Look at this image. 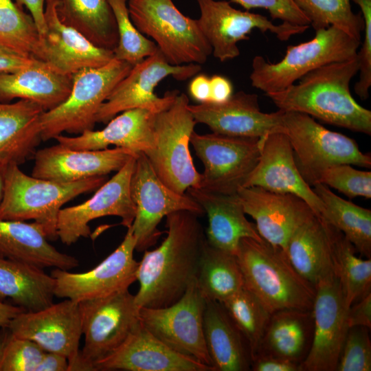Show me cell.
I'll use <instances>...</instances> for the list:
<instances>
[{
    "instance_id": "obj_1",
    "label": "cell",
    "mask_w": 371,
    "mask_h": 371,
    "mask_svg": "<svg viewBox=\"0 0 371 371\" xmlns=\"http://www.w3.org/2000/svg\"><path fill=\"white\" fill-rule=\"evenodd\" d=\"M166 217V237L157 248L145 250L139 262V287L135 301L139 308H161L175 303L196 279L205 240L198 216L179 211Z\"/></svg>"
},
{
    "instance_id": "obj_2",
    "label": "cell",
    "mask_w": 371,
    "mask_h": 371,
    "mask_svg": "<svg viewBox=\"0 0 371 371\" xmlns=\"http://www.w3.org/2000/svg\"><path fill=\"white\" fill-rule=\"evenodd\" d=\"M357 56L317 68L297 84L266 93L280 110L307 114L329 124L371 135V111L352 97L350 83L359 71Z\"/></svg>"
},
{
    "instance_id": "obj_3",
    "label": "cell",
    "mask_w": 371,
    "mask_h": 371,
    "mask_svg": "<svg viewBox=\"0 0 371 371\" xmlns=\"http://www.w3.org/2000/svg\"><path fill=\"white\" fill-rule=\"evenodd\" d=\"M236 256L244 286L271 314L283 309L312 310L315 288L295 271L282 248L244 238Z\"/></svg>"
},
{
    "instance_id": "obj_4",
    "label": "cell",
    "mask_w": 371,
    "mask_h": 371,
    "mask_svg": "<svg viewBox=\"0 0 371 371\" xmlns=\"http://www.w3.org/2000/svg\"><path fill=\"white\" fill-rule=\"evenodd\" d=\"M105 176L63 183L29 176L17 164L4 170V190L0 203V219L34 220L48 240L58 239L57 222L60 210L68 201L97 190Z\"/></svg>"
},
{
    "instance_id": "obj_5",
    "label": "cell",
    "mask_w": 371,
    "mask_h": 371,
    "mask_svg": "<svg viewBox=\"0 0 371 371\" xmlns=\"http://www.w3.org/2000/svg\"><path fill=\"white\" fill-rule=\"evenodd\" d=\"M359 45L360 41L335 26L316 30L311 40L288 46L279 62L254 56L249 76L251 85L265 93L282 91L317 68L355 58Z\"/></svg>"
},
{
    "instance_id": "obj_6",
    "label": "cell",
    "mask_w": 371,
    "mask_h": 371,
    "mask_svg": "<svg viewBox=\"0 0 371 371\" xmlns=\"http://www.w3.org/2000/svg\"><path fill=\"white\" fill-rule=\"evenodd\" d=\"M132 67L113 58L103 66L85 68L73 74L68 97L41 115L42 141L54 139L64 132L80 134L93 130L100 107Z\"/></svg>"
},
{
    "instance_id": "obj_7",
    "label": "cell",
    "mask_w": 371,
    "mask_h": 371,
    "mask_svg": "<svg viewBox=\"0 0 371 371\" xmlns=\"http://www.w3.org/2000/svg\"><path fill=\"white\" fill-rule=\"evenodd\" d=\"M127 5L133 24L153 38L170 64L201 65L212 54L197 19L184 15L173 0H128Z\"/></svg>"
},
{
    "instance_id": "obj_8",
    "label": "cell",
    "mask_w": 371,
    "mask_h": 371,
    "mask_svg": "<svg viewBox=\"0 0 371 371\" xmlns=\"http://www.w3.org/2000/svg\"><path fill=\"white\" fill-rule=\"evenodd\" d=\"M282 111V131L289 139L301 175L311 186L333 165L371 167L370 154L361 151L355 139L325 128L307 114Z\"/></svg>"
},
{
    "instance_id": "obj_9",
    "label": "cell",
    "mask_w": 371,
    "mask_h": 371,
    "mask_svg": "<svg viewBox=\"0 0 371 371\" xmlns=\"http://www.w3.org/2000/svg\"><path fill=\"white\" fill-rule=\"evenodd\" d=\"M188 105V97L179 93L168 108L156 114L155 145L145 153L158 177L180 194L190 188H199L201 179L189 150L196 122Z\"/></svg>"
},
{
    "instance_id": "obj_10",
    "label": "cell",
    "mask_w": 371,
    "mask_h": 371,
    "mask_svg": "<svg viewBox=\"0 0 371 371\" xmlns=\"http://www.w3.org/2000/svg\"><path fill=\"white\" fill-rule=\"evenodd\" d=\"M201 69L198 64L171 65L158 49L154 54L133 65L115 87L100 107L96 122L106 124L117 114L133 109H146L156 113L166 109L180 92L168 91L159 97L155 89L159 82L168 76L183 81L200 73Z\"/></svg>"
},
{
    "instance_id": "obj_11",
    "label": "cell",
    "mask_w": 371,
    "mask_h": 371,
    "mask_svg": "<svg viewBox=\"0 0 371 371\" xmlns=\"http://www.w3.org/2000/svg\"><path fill=\"white\" fill-rule=\"evenodd\" d=\"M190 144L204 166L199 188L224 194H236L244 187L260 153V137L194 131Z\"/></svg>"
},
{
    "instance_id": "obj_12",
    "label": "cell",
    "mask_w": 371,
    "mask_h": 371,
    "mask_svg": "<svg viewBox=\"0 0 371 371\" xmlns=\"http://www.w3.org/2000/svg\"><path fill=\"white\" fill-rule=\"evenodd\" d=\"M131 194L135 206L131 227L137 251H144L156 243L161 234L157 226L164 216L179 211L190 212L198 216L205 214L192 196L178 193L164 183L143 153H139L135 159Z\"/></svg>"
},
{
    "instance_id": "obj_13",
    "label": "cell",
    "mask_w": 371,
    "mask_h": 371,
    "mask_svg": "<svg viewBox=\"0 0 371 371\" xmlns=\"http://www.w3.org/2000/svg\"><path fill=\"white\" fill-rule=\"evenodd\" d=\"M205 304L196 279L175 303L161 308H140L139 320L172 350L213 368L203 332Z\"/></svg>"
},
{
    "instance_id": "obj_14",
    "label": "cell",
    "mask_w": 371,
    "mask_h": 371,
    "mask_svg": "<svg viewBox=\"0 0 371 371\" xmlns=\"http://www.w3.org/2000/svg\"><path fill=\"white\" fill-rule=\"evenodd\" d=\"M85 344L82 357L95 364L114 352L139 324V309L128 289L78 302Z\"/></svg>"
},
{
    "instance_id": "obj_15",
    "label": "cell",
    "mask_w": 371,
    "mask_h": 371,
    "mask_svg": "<svg viewBox=\"0 0 371 371\" xmlns=\"http://www.w3.org/2000/svg\"><path fill=\"white\" fill-rule=\"evenodd\" d=\"M200 16L199 27L212 47V54L221 62L238 57V43L249 39V34L258 29L270 32L284 41L292 36L304 32L309 25L282 22L274 24L263 15L234 8L229 1L196 0Z\"/></svg>"
},
{
    "instance_id": "obj_16",
    "label": "cell",
    "mask_w": 371,
    "mask_h": 371,
    "mask_svg": "<svg viewBox=\"0 0 371 371\" xmlns=\"http://www.w3.org/2000/svg\"><path fill=\"white\" fill-rule=\"evenodd\" d=\"M135 245L130 227L120 245L92 269L72 273L55 268L50 274L55 280L54 295L80 302L128 289L137 280L139 262L133 256Z\"/></svg>"
},
{
    "instance_id": "obj_17",
    "label": "cell",
    "mask_w": 371,
    "mask_h": 371,
    "mask_svg": "<svg viewBox=\"0 0 371 371\" xmlns=\"http://www.w3.org/2000/svg\"><path fill=\"white\" fill-rule=\"evenodd\" d=\"M137 155L95 190L89 199L60 210L57 235L63 244L71 245L82 237H88L89 222L100 217L118 216L122 219V225L126 228L131 226L135 206L131 194V179Z\"/></svg>"
},
{
    "instance_id": "obj_18",
    "label": "cell",
    "mask_w": 371,
    "mask_h": 371,
    "mask_svg": "<svg viewBox=\"0 0 371 371\" xmlns=\"http://www.w3.org/2000/svg\"><path fill=\"white\" fill-rule=\"evenodd\" d=\"M312 308L313 333L302 371H335L349 327L341 283L335 274L318 282Z\"/></svg>"
},
{
    "instance_id": "obj_19",
    "label": "cell",
    "mask_w": 371,
    "mask_h": 371,
    "mask_svg": "<svg viewBox=\"0 0 371 371\" xmlns=\"http://www.w3.org/2000/svg\"><path fill=\"white\" fill-rule=\"evenodd\" d=\"M8 328L12 335L36 342L46 352L64 355L69 363L80 354L82 333L79 305L69 299L38 311H25Z\"/></svg>"
},
{
    "instance_id": "obj_20",
    "label": "cell",
    "mask_w": 371,
    "mask_h": 371,
    "mask_svg": "<svg viewBox=\"0 0 371 371\" xmlns=\"http://www.w3.org/2000/svg\"><path fill=\"white\" fill-rule=\"evenodd\" d=\"M137 153L125 148L76 150L60 144L36 150L32 176L70 183L118 171Z\"/></svg>"
},
{
    "instance_id": "obj_21",
    "label": "cell",
    "mask_w": 371,
    "mask_h": 371,
    "mask_svg": "<svg viewBox=\"0 0 371 371\" xmlns=\"http://www.w3.org/2000/svg\"><path fill=\"white\" fill-rule=\"evenodd\" d=\"M250 186L295 195L302 199L319 217L324 211L321 199L301 175L289 139L282 131L270 133L260 137L258 161L244 186Z\"/></svg>"
},
{
    "instance_id": "obj_22",
    "label": "cell",
    "mask_w": 371,
    "mask_h": 371,
    "mask_svg": "<svg viewBox=\"0 0 371 371\" xmlns=\"http://www.w3.org/2000/svg\"><path fill=\"white\" fill-rule=\"evenodd\" d=\"M237 196L245 214L255 220L262 238L285 251L295 229L315 214L302 199L291 194L250 186L240 188Z\"/></svg>"
},
{
    "instance_id": "obj_23",
    "label": "cell",
    "mask_w": 371,
    "mask_h": 371,
    "mask_svg": "<svg viewBox=\"0 0 371 371\" xmlns=\"http://www.w3.org/2000/svg\"><path fill=\"white\" fill-rule=\"evenodd\" d=\"M188 109L196 123L207 125L218 134L262 137L282 131V110L269 113L261 111L255 93L240 91L225 102L189 104Z\"/></svg>"
},
{
    "instance_id": "obj_24",
    "label": "cell",
    "mask_w": 371,
    "mask_h": 371,
    "mask_svg": "<svg viewBox=\"0 0 371 371\" xmlns=\"http://www.w3.org/2000/svg\"><path fill=\"white\" fill-rule=\"evenodd\" d=\"M58 0H47L46 30L41 36L43 60L54 70L73 75L90 67L103 66L114 58L113 50L98 47L65 23L58 13Z\"/></svg>"
},
{
    "instance_id": "obj_25",
    "label": "cell",
    "mask_w": 371,
    "mask_h": 371,
    "mask_svg": "<svg viewBox=\"0 0 371 371\" xmlns=\"http://www.w3.org/2000/svg\"><path fill=\"white\" fill-rule=\"evenodd\" d=\"M96 370L214 371L172 350L139 322L126 340L95 364Z\"/></svg>"
},
{
    "instance_id": "obj_26",
    "label": "cell",
    "mask_w": 371,
    "mask_h": 371,
    "mask_svg": "<svg viewBox=\"0 0 371 371\" xmlns=\"http://www.w3.org/2000/svg\"><path fill=\"white\" fill-rule=\"evenodd\" d=\"M156 114L143 108L129 109L113 117L102 130H87L74 137L61 134L54 139L76 150H102L114 145L145 154L155 145Z\"/></svg>"
},
{
    "instance_id": "obj_27",
    "label": "cell",
    "mask_w": 371,
    "mask_h": 371,
    "mask_svg": "<svg viewBox=\"0 0 371 371\" xmlns=\"http://www.w3.org/2000/svg\"><path fill=\"white\" fill-rule=\"evenodd\" d=\"M187 192L207 216L205 236L210 245L236 255L242 238L264 240L256 225L246 218L237 194H219L196 188H190Z\"/></svg>"
},
{
    "instance_id": "obj_28",
    "label": "cell",
    "mask_w": 371,
    "mask_h": 371,
    "mask_svg": "<svg viewBox=\"0 0 371 371\" xmlns=\"http://www.w3.org/2000/svg\"><path fill=\"white\" fill-rule=\"evenodd\" d=\"M73 75L61 74L41 60L17 71L0 73V102L27 100L45 111L60 104L68 97Z\"/></svg>"
},
{
    "instance_id": "obj_29",
    "label": "cell",
    "mask_w": 371,
    "mask_h": 371,
    "mask_svg": "<svg viewBox=\"0 0 371 371\" xmlns=\"http://www.w3.org/2000/svg\"><path fill=\"white\" fill-rule=\"evenodd\" d=\"M36 223L0 219V257L44 269L70 270L78 266L74 256L57 250Z\"/></svg>"
},
{
    "instance_id": "obj_30",
    "label": "cell",
    "mask_w": 371,
    "mask_h": 371,
    "mask_svg": "<svg viewBox=\"0 0 371 371\" xmlns=\"http://www.w3.org/2000/svg\"><path fill=\"white\" fill-rule=\"evenodd\" d=\"M45 111L27 100L0 102V166L21 165L33 157L42 141L41 117Z\"/></svg>"
},
{
    "instance_id": "obj_31",
    "label": "cell",
    "mask_w": 371,
    "mask_h": 371,
    "mask_svg": "<svg viewBox=\"0 0 371 371\" xmlns=\"http://www.w3.org/2000/svg\"><path fill=\"white\" fill-rule=\"evenodd\" d=\"M203 332L214 371L251 370L248 345L222 303L206 301Z\"/></svg>"
},
{
    "instance_id": "obj_32",
    "label": "cell",
    "mask_w": 371,
    "mask_h": 371,
    "mask_svg": "<svg viewBox=\"0 0 371 371\" xmlns=\"http://www.w3.org/2000/svg\"><path fill=\"white\" fill-rule=\"evenodd\" d=\"M286 253L295 271L314 286L335 274L327 225L315 214L295 229Z\"/></svg>"
},
{
    "instance_id": "obj_33",
    "label": "cell",
    "mask_w": 371,
    "mask_h": 371,
    "mask_svg": "<svg viewBox=\"0 0 371 371\" xmlns=\"http://www.w3.org/2000/svg\"><path fill=\"white\" fill-rule=\"evenodd\" d=\"M313 333L312 310L278 311L271 315L256 355L277 356L300 364L308 353Z\"/></svg>"
},
{
    "instance_id": "obj_34",
    "label": "cell",
    "mask_w": 371,
    "mask_h": 371,
    "mask_svg": "<svg viewBox=\"0 0 371 371\" xmlns=\"http://www.w3.org/2000/svg\"><path fill=\"white\" fill-rule=\"evenodd\" d=\"M55 280L43 269L0 257V301L10 299L26 311L53 304Z\"/></svg>"
},
{
    "instance_id": "obj_35",
    "label": "cell",
    "mask_w": 371,
    "mask_h": 371,
    "mask_svg": "<svg viewBox=\"0 0 371 371\" xmlns=\"http://www.w3.org/2000/svg\"><path fill=\"white\" fill-rule=\"evenodd\" d=\"M313 190L321 199V218L339 230L361 256H371V210L337 196L328 187L317 183Z\"/></svg>"
},
{
    "instance_id": "obj_36",
    "label": "cell",
    "mask_w": 371,
    "mask_h": 371,
    "mask_svg": "<svg viewBox=\"0 0 371 371\" xmlns=\"http://www.w3.org/2000/svg\"><path fill=\"white\" fill-rule=\"evenodd\" d=\"M60 19L95 45L113 50L118 41L116 21L108 0H58Z\"/></svg>"
},
{
    "instance_id": "obj_37",
    "label": "cell",
    "mask_w": 371,
    "mask_h": 371,
    "mask_svg": "<svg viewBox=\"0 0 371 371\" xmlns=\"http://www.w3.org/2000/svg\"><path fill=\"white\" fill-rule=\"evenodd\" d=\"M196 284L206 301L222 303L237 293L244 281L236 255L210 245L205 239Z\"/></svg>"
},
{
    "instance_id": "obj_38",
    "label": "cell",
    "mask_w": 371,
    "mask_h": 371,
    "mask_svg": "<svg viewBox=\"0 0 371 371\" xmlns=\"http://www.w3.org/2000/svg\"><path fill=\"white\" fill-rule=\"evenodd\" d=\"M326 223L330 240L335 274L341 283L346 304L349 308L371 291V259H363L356 256L355 248L344 234Z\"/></svg>"
},
{
    "instance_id": "obj_39",
    "label": "cell",
    "mask_w": 371,
    "mask_h": 371,
    "mask_svg": "<svg viewBox=\"0 0 371 371\" xmlns=\"http://www.w3.org/2000/svg\"><path fill=\"white\" fill-rule=\"evenodd\" d=\"M0 45L43 60L41 38L33 18L12 0H0Z\"/></svg>"
},
{
    "instance_id": "obj_40",
    "label": "cell",
    "mask_w": 371,
    "mask_h": 371,
    "mask_svg": "<svg viewBox=\"0 0 371 371\" xmlns=\"http://www.w3.org/2000/svg\"><path fill=\"white\" fill-rule=\"evenodd\" d=\"M222 304L245 338L252 359L259 350L271 313L245 286Z\"/></svg>"
},
{
    "instance_id": "obj_41",
    "label": "cell",
    "mask_w": 371,
    "mask_h": 371,
    "mask_svg": "<svg viewBox=\"0 0 371 371\" xmlns=\"http://www.w3.org/2000/svg\"><path fill=\"white\" fill-rule=\"evenodd\" d=\"M316 31L335 26L361 42L363 20L352 10L350 0H295Z\"/></svg>"
},
{
    "instance_id": "obj_42",
    "label": "cell",
    "mask_w": 371,
    "mask_h": 371,
    "mask_svg": "<svg viewBox=\"0 0 371 371\" xmlns=\"http://www.w3.org/2000/svg\"><path fill=\"white\" fill-rule=\"evenodd\" d=\"M115 16L118 41L113 49L114 58L135 65L154 54L156 43L146 37L133 24L127 0H108Z\"/></svg>"
},
{
    "instance_id": "obj_43",
    "label": "cell",
    "mask_w": 371,
    "mask_h": 371,
    "mask_svg": "<svg viewBox=\"0 0 371 371\" xmlns=\"http://www.w3.org/2000/svg\"><path fill=\"white\" fill-rule=\"evenodd\" d=\"M317 183L333 188L350 199L371 198V172L355 169L350 164L326 168L321 172Z\"/></svg>"
},
{
    "instance_id": "obj_44",
    "label": "cell",
    "mask_w": 371,
    "mask_h": 371,
    "mask_svg": "<svg viewBox=\"0 0 371 371\" xmlns=\"http://www.w3.org/2000/svg\"><path fill=\"white\" fill-rule=\"evenodd\" d=\"M368 328H349L335 371H370L371 341Z\"/></svg>"
},
{
    "instance_id": "obj_45",
    "label": "cell",
    "mask_w": 371,
    "mask_h": 371,
    "mask_svg": "<svg viewBox=\"0 0 371 371\" xmlns=\"http://www.w3.org/2000/svg\"><path fill=\"white\" fill-rule=\"evenodd\" d=\"M45 352L36 342L10 333L3 350L0 371H36Z\"/></svg>"
},
{
    "instance_id": "obj_46",
    "label": "cell",
    "mask_w": 371,
    "mask_h": 371,
    "mask_svg": "<svg viewBox=\"0 0 371 371\" xmlns=\"http://www.w3.org/2000/svg\"><path fill=\"white\" fill-rule=\"evenodd\" d=\"M350 1L360 8L363 20V43L357 54L359 78L354 89L361 100H366L371 87V0Z\"/></svg>"
},
{
    "instance_id": "obj_47",
    "label": "cell",
    "mask_w": 371,
    "mask_h": 371,
    "mask_svg": "<svg viewBox=\"0 0 371 371\" xmlns=\"http://www.w3.org/2000/svg\"><path fill=\"white\" fill-rule=\"evenodd\" d=\"M246 10H267L272 19L299 25H310V21L298 7L295 0H230Z\"/></svg>"
},
{
    "instance_id": "obj_48",
    "label": "cell",
    "mask_w": 371,
    "mask_h": 371,
    "mask_svg": "<svg viewBox=\"0 0 371 371\" xmlns=\"http://www.w3.org/2000/svg\"><path fill=\"white\" fill-rule=\"evenodd\" d=\"M254 371H302L300 364L277 356L258 354L251 362Z\"/></svg>"
},
{
    "instance_id": "obj_49",
    "label": "cell",
    "mask_w": 371,
    "mask_h": 371,
    "mask_svg": "<svg viewBox=\"0 0 371 371\" xmlns=\"http://www.w3.org/2000/svg\"><path fill=\"white\" fill-rule=\"evenodd\" d=\"M347 323L349 328L363 326L371 328V291L348 308Z\"/></svg>"
},
{
    "instance_id": "obj_50",
    "label": "cell",
    "mask_w": 371,
    "mask_h": 371,
    "mask_svg": "<svg viewBox=\"0 0 371 371\" xmlns=\"http://www.w3.org/2000/svg\"><path fill=\"white\" fill-rule=\"evenodd\" d=\"M36 58L0 45V73H12L32 65Z\"/></svg>"
},
{
    "instance_id": "obj_51",
    "label": "cell",
    "mask_w": 371,
    "mask_h": 371,
    "mask_svg": "<svg viewBox=\"0 0 371 371\" xmlns=\"http://www.w3.org/2000/svg\"><path fill=\"white\" fill-rule=\"evenodd\" d=\"M210 78V95L209 102L221 103L233 95V85L227 78L215 74Z\"/></svg>"
},
{
    "instance_id": "obj_52",
    "label": "cell",
    "mask_w": 371,
    "mask_h": 371,
    "mask_svg": "<svg viewBox=\"0 0 371 371\" xmlns=\"http://www.w3.org/2000/svg\"><path fill=\"white\" fill-rule=\"evenodd\" d=\"M190 96L198 104L210 101V78L205 74H197L188 85Z\"/></svg>"
},
{
    "instance_id": "obj_53",
    "label": "cell",
    "mask_w": 371,
    "mask_h": 371,
    "mask_svg": "<svg viewBox=\"0 0 371 371\" xmlns=\"http://www.w3.org/2000/svg\"><path fill=\"white\" fill-rule=\"evenodd\" d=\"M20 7L25 6L33 18L40 35L46 30L45 21V5L47 0H15Z\"/></svg>"
},
{
    "instance_id": "obj_54",
    "label": "cell",
    "mask_w": 371,
    "mask_h": 371,
    "mask_svg": "<svg viewBox=\"0 0 371 371\" xmlns=\"http://www.w3.org/2000/svg\"><path fill=\"white\" fill-rule=\"evenodd\" d=\"M36 371H69V363L63 355L45 352Z\"/></svg>"
},
{
    "instance_id": "obj_55",
    "label": "cell",
    "mask_w": 371,
    "mask_h": 371,
    "mask_svg": "<svg viewBox=\"0 0 371 371\" xmlns=\"http://www.w3.org/2000/svg\"><path fill=\"white\" fill-rule=\"evenodd\" d=\"M25 311L20 306L0 301V328L8 327L12 319Z\"/></svg>"
},
{
    "instance_id": "obj_56",
    "label": "cell",
    "mask_w": 371,
    "mask_h": 371,
    "mask_svg": "<svg viewBox=\"0 0 371 371\" xmlns=\"http://www.w3.org/2000/svg\"><path fill=\"white\" fill-rule=\"evenodd\" d=\"M10 331L8 327L0 328V363L6 342L10 335Z\"/></svg>"
},
{
    "instance_id": "obj_57",
    "label": "cell",
    "mask_w": 371,
    "mask_h": 371,
    "mask_svg": "<svg viewBox=\"0 0 371 371\" xmlns=\"http://www.w3.org/2000/svg\"><path fill=\"white\" fill-rule=\"evenodd\" d=\"M5 168L0 166V203L2 200L4 190V170Z\"/></svg>"
}]
</instances>
